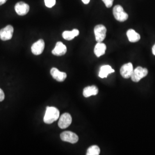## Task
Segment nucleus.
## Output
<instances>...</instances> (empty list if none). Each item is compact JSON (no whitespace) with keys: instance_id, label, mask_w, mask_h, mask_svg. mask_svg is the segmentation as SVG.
<instances>
[{"instance_id":"obj_17","label":"nucleus","mask_w":155,"mask_h":155,"mask_svg":"<svg viewBox=\"0 0 155 155\" xmlns=\"http://www.w3.org/2000/svg\"><path fill=\"white\" fill-rule=\"evenodd\" d=\"M79 34V31L77 29H74L71 31H66L62 33V36L66 40H71Z\"/></svg>"},{"instance_id":"obj_24","label":"nucleus","mask_w":155,"mask_h":155,"mask_svg":"<svg viewBox=\"0 0 155 155\" xmlns=\"http://www.w3.org/2000/svg\"><path fill=\"white\" fill-rule=\"evenodd\" d=\"M152 53L154 55H155V45L152 47Z\"/></svg>"},{"instance_id":"obj_14","label":"nucleus","mask_w":155,"mask_h":155,"mask_svg":"<svg viewBox=\"0 0 155 155\" xmlns=\"http://www.w3.org/2000/svg\"><path fill=\"white\" fill-rule=\"evenodd\" d=\"M106 50V45L102 42H98L95 46L94 54L97 57H100L105 54Z\"/></svg>"},{"instance_id":"obj_10","label":"nucleus","mask_w":155,"mask_h":155,"mask_svg":"<svg viewBox=\"0 0 155 155\" xmlns=\"http://www.w3.org/2000/svg\"><path fill=\"white\" fill-rule=\"evenodd\" d=\"M133 65L131 63L124 64L120 69V74L122 77L125 79L131 77L133 72Z\"/></svg>"},{"instance_id":"obj_13","label":"nucleus","mask_w":155,"mask_h":155,"mask_svg":"<svg viewBox=\"0 0 155 155\" xmlns=\"http://www.w3.org/2000/svg\"><path fill=\"white\" fill-rule=\"evenodd\" d=\"M98 93V89L95 86H91L85 87L83 91V96L88 98L91 95H96Z\"/></svg>"},{"instance_id":"obj_4","label":"nucleus","mask_w":155,"mask_h":155,"mask_svg":"<svg viewBox=\"0 0 155 155\" xmlns=\"http://www.w3.org/2000/svg\"><path fill=\"white\" fill-rule=\"evenodd\" d=\"M107 29L104 25H97L94 28V34L96 41L98 42H102L105 39Z\"/></svg>"},{"instance_id":"obj_22","label":"nucleus","mask_w":155,"mask_h":155,"mask_svg":"<svg viewBox=\"0 0 155 155\" xmlns=\"http://www.w3.org/2000/svg\"><path fill=\"white\" fill-rule=\"evenodd\" d=\"M6 1L7 0H0V5L4 4Z\"/></svg>"},{"instance_id":"obj_12","label":"nucleus","mask_w":155,"mask_h":155,"mask_svg":"<svg viewBox=\"0 0 155 155\" xmlns=\"http://www.w3.org/2000/svg\"><path fill=\"white\" fill-rule=\"evenodd\" d=\"M50 72L52 78L58 82H63L67 78L66 73L61 72L55 67L51 68Z\"/></svg>"},{"instance_id":"obj_16","label":"nucleus","mask_w":155,"mask_h":155,"mask_svg":"<svg viewBox=\"0 0 155 155\" xmlns=\"http://www.w3.org/2000/svg\"><path fill=\"white\" fill-rule=\"evenodd\" d=\"M127 35L129 41L132 43L137 42L140 39V35L132 29H129L127 31Z\"/></svg>"},{"instance_id":"obj_2","label":"nucleus","mask_w":155,"mask_h":155,"mask_svg":"<svg viewBox=\"0 0 155 155\" xmlns=\"http://www.w3.org/2000/svg\"><path fill=\"white\" fill-rule=\"evenodd\" d=\"M113 13L114 18L118 21L124 22L128 18V15L124 12L122 6L120 5H117L114 7Z\"/></svg>"},{"instance_id":"obj_15","label":"nucleus","mask_w":155,"mask_h":155,"mask_svg":"<svg viewBox=\"0 0 155 155\" xmlns=\"http://www.w3.org/2000/svg\"><path fill=\"white\" fill-rule=\"evenodd\" d=\"M114 72V70L111 68L109 65H104L100 68L99 72V77L101 78H107L108 75L111 73Z\"/></svg>"},{"instance_id":"obj_21","label":"nucleus","mask_w":155,"mask_h":155,"mask_svg":"<svg viewBox=\"0 0 155 155\" xmlns=\"http://www.w3.org/2000/svg\"><path fill=\"white\" fill-rule=\"evenodd\" d=\"M5 99V94L3 90L1 89H0V102L3 101Z\"/></svg>"},{"instance_id":"obj_6","label":"nucleus","mask_w":155,"mask_h":155,"mask_svg":"<svg viewBox=\"0 0 155 155\" xmlns=\"http://www.w3.org/2000/svg\"><path fill=\"white\" fill-rule=\"evenodd\" d=\"M13 32V27L11 25H7L5 28L0 30V39L3 41L11 40L12 38Z\"/></svg>"},{"instance_id":"obj_19","label":"nucleus","mask_w":155,"mask_h":155,"mask_svg":"<svg viewBox=\"0 0 155 155\" xmlns=\"http://www.w3.org/2000/svg\"><path fill=\"white\" fill-rule=\"evenodd\" d=\"M45 3L47 7L51 8L55 5L56 0H45Z\"/></svg>"},{"instance_id":"obj_1","label":"nucleus","mask_w":155,"mask_h":155,"mask_svg":"<svg viewBox=\"0 0 155 155\" xmlns=\"http://www.w3.org/2000/svg\"><path fill=\"white\" fill-rule=\"evenodd\" d=\"M60 113L55 107L48 106L44 117V122L47 124H51L56 121L59 118Z\"/></svg>"},{"instance_id":"obj_9","label":"nucleus","mask_w":155,"mask_h":155,"mask_svg":"<svg viewBox=\"0 0 155 155\" xmlns=\"http://www.w3.org/2000/svg\"><path fill=\"white\" fill-rule=\"evenodd\" d=\"M45 47L44 40L43 39H40L32 45L31 51L35 55H39L43 53Z\"/></svg>"},{"instance_id":"obj_23","label":"nucleus","mask_w":155,"mask_h":155,"mask_svg":"<svg viewBox=\"0 0 155 155\" xmlns=\"http://www.w3.org/2000/svg\"><path fill=\"white\" fill-rule=\"evenodd\" d=\"M90 0H82V1L83 2L84 4H88L90 2Z\"/></svg>"},{"instance_id":"obj_11","label":"nucleus","mask_w":155,"mask_h":155,"mask_svg":"<svg viewBox=\"0 0 155 155\" xmlns=\"http://www.w3.org/2000/svg\"><path fill=\"white\" fill-rule=\"evenodd\" d=\"M66 52V46L61 41H58L56 44L54 49L52 51V54L54 55L60 56L65 55Z\"/></svg>"},{"instance_id":"obj_20","label":"nucleus","mask_w":155,"mask_h":155,"mask_svg":"<svg viewBox=\"0 0 155 155\" xmlns=\"http://www.w3.org/2000/svg\"><path fill=\"white\" fill-rule=\"evenodd\" d=\"M102 1L104 2L106 6L108 8H110L113 5L114 0H102Z\"/></svg>"},{"instance_id":"obj_3","label":"nucleus","mask_w":155,"mask_h":155,"mask_svg":"<svg viewBox=\"0 0 155 155\" xmlns=\"http://www.w3.org/2000/svg\"><path fill=\"white\" fill-rule=\"evenodd\" d=\"M148 74V71L147 68L141 67H137L133 70L131 79L134 82H138L142 78L146 77Z\"/></svg>"},{"instance_id":"obj_18","label":"nucleus","mask_w":155,"mask_h":155,"mask_svg":"<svg viewBox=\"0 0 155 155\" xmlns=\"http://www.w3.org/2000/svg\"><path fill=\"white\" fill-rule=\"evenodd\" d=\"M100 148L97 145H93L90 147L87 150V155H99Z\"/></svg>"},{"instance_id":"obj_5","label":"nucleus","mask_w":155,"mask_h":155,"mask_svg":"<svg viewBox=\"0 0 155 155\" xmlns=\"http://www.w3.org/2000/svg\"><path fill=\"white\" fill-rule=\"evenodd\" d=\"M61 139L62 141L71 144H75L78 141L79 137L75 133L70 131H65L61 134Z\"/></svg>"},{"instance_id":"obj_7","label":"nucleus","mask_w":155,"mask_h":155,"mask_svg":"<svg viewBox=\"0 0 155 155\" xmlns=\"http://www.w3.org/2000/svg\"><path fill=\"white\" fill-rule=\"evenodd\" d=\"M71 122L72 117L71 115L68 113H65L60 117L58 122V126L61 129H66L71 125Z\"/></svg>"},{"instance_id":"obj_8","label":"nucleus","mask_w":155,"mask_h":155,"mask_svg":"<svg viewBox=\"0 0 155 155\" xmlns=\"http://www.w3.org/2000/svg\"><path fill=\"white\" fill-rule=\"evenodd\" d=\"M15 11L19 16L26 15L29 11V6L24 2H18L15 6Z\"/></svg>"}]
</instances>
